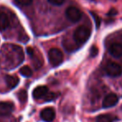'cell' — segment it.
<instances>
[{"label": "cell", "mask_w": 122, "mask_h": 122, "mask_svg": "<svg viewBox=\"0 0 122 122\" xmlns=\"http://www.w3.org/2000/svg\"><path fill=\"white\" fill-rule=\"evenodd\" d=\"M66 17L68 20L72 23H76L80 21L82 17V13L78 8L75 6H70L66 9Z\"/></svg>", "instance_id": "cell-4"}, {"label": "cell", "mask_w": 122, "mask_h": 122, "mask_svg": "<svg viewBox=\"0 0 122 122\" xmlns=\"http://www.w3.org/2000/svg\"><path fill=\"white\" fill-rule=\"evenodd\" d=\"M57 97V94H55V93H47V95L43 98L46 101H51V100H53L55 99Z\"/></svg>", "instance_id": "cell-17"}, {"label": "cell", "mask_w": 122, "mask_h": 122, "mask_svg": "<svg viewBox=\"0 0 122 122\" xmlns=\"http://www.w3.org/2000/svg\"><path fill=\"white\" fill-rule=\"evenodd\" d=\"M15 3L18 5L21 6H28V5L32 4L33 0H14Z\"/></svg>", "instance_id": "cell-16"}, {"label": "cell", "mask_w": 122, "mask_h": 122, "mask_svg": "<svg viewBox=\"0 0 122 122\" xmlns=\"http://www.w3.org/2000/svg\"><path fill=\"white\" fill-rule=\"evenodd\" d=\"M9 24L10 21L8 14L3 12H1L0 13V31H3L8 29Z\"/></svg>", "instance_id": "cell-11"}, {"label": "cell", "mask_w": 122, "mask_h": 122, "mask_svg": "<svg viewBox=\"0 0 122 122\" xmlns=\"http://www.w3.org/2000/svg\"><path fill=\"white\" fill-rule=\"evenodd\" d=\"M116 13H117V11H116L115 8H111V9L109 11V13H107V15H108V16H110V17H113V16H115Z\"/></svg>", "instance_id": "cell-21"}, {"label": "cell", "mask_w": 122, "mask_h": 122, "mask_svg": "<svg viewBox=\"0 0 122 122\" xmlns=\"http://www.w3.org/2000/svg\"><path fill=\"white\" fill-rule=\"evenodd\" d=\"M105 72L111 77H118L122 74V68L119 64L110 62L105 67Z\"/></svg>", "instance_id": "cell-5"}, {"label": "cell", "mask_w": 122, "mask_h": 122, "mask_svg": "<svg viewBox=\"0 0 122 122\" xmlns=\"http://www.w3.org/2000/svg\"><path fill=\"white\" fill-rule=\"evenodd\" d=\"M5 81L8 88L13 89L18 85L19 82V79L15 75H6L5 76Z\"/></svg>", "instance_id": "cell-12"}, {"label": "cell", "mask_w": 122, "mask_h": 122, "mask_svg": "<svg viewBox=\"0 0 122 122\" xmlns=\"http://www.w3.org/2000/svg\"><path fill=\"white\" fill-rule=\"evenodd\" d=\"M40 116L42 121H44L46 122H52L55 119L56 113H55V110L53 108L47 107L41 111Z\"/></svg>", "instance_id": "cell-6"}, {"label": "cell", "mask_w": 122, "mask_h": 122, "mask_svg": "<svg viewBox=\"0 0 122 122\" xmlns=\"http://www.w3.org/2000/svg\"><path fill=\"white\" fill-rule=\"evenodd\" d=\"M92 17H93L94 20H95V23H96V24H97V28H99L100 23H101V19H100L99 17H98L97 14H96V13H92Z\"/></svg>", "instance_id": "cell-20"}, {"label": "cell", "mask_w": 122, "mask_h": 122, "mask_svg": "<svg viewBox=\"0 0 122 122\" xmlns=\"http://www.w3.org/2000/svg\"><path fill=\"white\" fill-rule=\"evenodd\" d=\"M48 93V88L45 85L36 87L32 92V96L34 99H43Z\"/></svg>", "instance_id": "cell-9"}, {"label": "cell", "mask_w": 122, "mask_h": 122, "mask_svg": "<svg viewBox=\"0 0 122 122\" xmlns=\"http://www.w3.org/2000/svg\"><path fill=\"white\" fill-rule=\"evenodd\" d=\"M117 103H118V96L116 94H114V93H111V94H107L104 98L102 102V106L104 108H110L116 105Z\"/></svg>", "instance_id": "cell-8"}, {"label": "cell", "mask_w": 122, "mask_h": 122, "mask_svg": "<svg viewBox=\"0 0 122 122\" xmlns=\"http://www.w3.org/2000/svg\"><path fill=\"white\" fill-rule=\"evenodd\" d=\"M18 98L22 104H24L27 99V92L25 90H21L18 94Z\"/></svg>", "instance_id": "cell-15"}, {"label": "cell", "mask_w": 122, "mask_h": 122, "mask_svg": "<svg viewBox=\"0 0 122 122\" xmlns=\"http://www.w3.org/2000/svg\"><path fill=\"white\" fill-rule=\"evenodd\" d=\"M98 54V49L97 46H92V49H91V52H90V55L92 57H95L97 56V54Z\"/></svg>", "instance_id": "cell-19"}, {"label": "cell", "mask_w": 122, "mask_h": 122, "mask_svg": "<svg viewBox=\"0 0 122 122\" xmlns=\"http://www.w3.org/2000/svg\"><path fill=\"white\" fill-rule=\"evenodd\" d=\"M117 120L116 116L111 114H102L100 115L96 119V122H114Z\"/></svg>", "instance_id": "cell-13"}, {"label": "cell", "mask_w": 122, "mask_h": 122, "mask_svg": "<svg viewBox=\"0 0 122 122\" xmlns=\"http://www.w3.org/2000/svg\"><path fill=\"white\" fill-rule=\"evenodd\" d=\"M47 1L54 6H61L64 3L65 0H47Z\"/></svg>", "instance_id": "cell-18"}, {"label": "cell", "mask_w": 122, "mask_h": 122, "mask_svg": "<svg viewBox=\"0 0 122 122\" xmlns=\"http://www.w3.org/2000/svg\"><path fill=\"white\" fill-rule=\"evenodd\" d=\"M109 52L113 57L120 58L122 56V44L120 43H114L109 48Z\"/></svg>", "instance_id": "cell-10"}, {"label": "cell", "mask_w": 122, "mask_h": 122, "mask_svg": "<svg viewBox=\"0 0 122 122\" xmlns=\"http://www.w3.org/2000/svg\"><path fill=\"white\" fill-rule=\"evenodd\" d=\"M91 36V29L86 25H81L75 30L73 39L77 44H85Z\"/></svg>", "instance_id": "cell-2"}, {"label": "cell", "mask_w": 122, "mask_h": 122, "mask_svg": "<svg viewBox=\"0 0 122 122\" xmlns=\"http://www.w3.org/2000/svg\"><path fill=\"white\" fill-rule=\"evenodd\" d=\"M88 1H90V2H96L97 0H88Z\"/></svg>", "instance_id": "cell-23"}, {"label": "cell", "mask_w": 122, "mask_h": 122, "mask_svg": "<svg viewBox=\"0 0 122 122\" xmlns=\"http://www.w3.org/2000/svg\"><path fill=\"white\" fill-rule=\"evenodd\" d=\"M3 55L9 56V57H4V60L8 64L7 66L12 65V61L15 66H17L23 60V49L18 45H14V44L4 45L3 47Z\"/></svg>", "instance_id": "cell-1"}, {"label": "cell", "mask_w": 122, "mask_h": 122, "mask_svg": "<svg viewBox=\"0 0 122 122\" xmlns=\"http://www.w3.org/2000/svg\"><path fill=\"white\" fill-rule=\"evenodd\" d=\"M48 59L51 66L56 67L60 65L63 61V54L60 49L52 48L48 52Z\"/></svg>", "instance_id": "cell-3"}, {"label": "cell", "mask_w": 122, "mask_h": 122, "mask_svg": "<svg viewBox=\"0 0 122 122\" xmlns=\"http://www.w3.org/2000/svg\"><path fill=\"white\" fill-rule=\"evenodd\" d=\"M112 1H114V0H112Z\"/></svg>", "instance_id": "cell-24"}, {"label": "cell", "mask_w": 122, "mask_h": 122, "mask_svg": "<svg viewBox=\"0 0 122 122\" xmlns=\"http://www.w3.org/2000/svg\"><path fill=\"white\" fill-rule=\"evenodd\" d=\"M14 110L13 103L9 101H1L0 102V116H9Z\"/></svg>", "instance_id": "cell-7"}, {"label": "cell", "mask_w": 122, "mask_h": 122, "mask_svg": "<svg viewBox=\"0 0 122 122\" xmlns=\"http://www.w3.org/2000/svg\"><path fill=\"white\" fill-rule=\"evenodd\" d=\"M20 74L25 77H31L32 75V70L29 66L25 65L20 69Z\"/></svg>", "instance_id": "cell-14"}, {"label": "cell", "mask_w": 122, "mask_h": 122, "mask_svg": "<svg viewBox=\"0 0 122 122\" xmlns=\"http://www.w3.org/2000/svg\"><path fill=\"white\" fill-rule=\"evenodd\" d=\"M27 53L31 56V57H32V56L35 54V52H34V49H32V48H31V47H28L27 49Z\"/></svg>", "instance_id": "cell-22"}]
</instances>
